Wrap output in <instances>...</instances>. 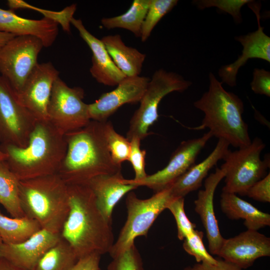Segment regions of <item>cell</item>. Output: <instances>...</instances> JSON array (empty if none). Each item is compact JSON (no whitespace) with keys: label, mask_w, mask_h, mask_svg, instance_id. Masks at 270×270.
<instances>
[{"label":"cell","mask_w":270,"mask_h":270,"mask_svg":"<svg viewBox=\"0 0 270 270\" xmlns=\"http://www.w3.org/2000/svg\"><path fill=\"white\" fill-rule=\"evenodd\" d=\"M20 180L6 160L0 162V204L12 218L25 216L20 199Z\"/></svg>","instance_id":"obj_25"},{"label":"cell","mask_w":270,"mask_h":270,"mask_svg":"<svg viewBox=\"0 0 270 270\" xmlns=\"http://www.w3.org/2000/svg\"><path fill=\"white\" fill-rule=\"evenodd\" d=\"M44 47L38 38L26 35L15 36L0 49V75L16 94L38 64Z\"/></svg>","instance_id":"obj_10"},{"label":"cell","mask_w":270,"mask_h":270,"mask_svg":"<svg viewBox=\"0 0 270 270\" xmlns=\"http://www.w3.org/2000/svg\"><path fill=\"white\" fill-rule=\"evenodd\" d=\"M8 4L10 10H13L20 8H32V9L42 12L44 16V17L53 20L58 23V24H60L64 30L67 32H70L71 20L74 18V14L76 9V5L72 4L65 8L60 12L44 10L30 6L26 2L19 0H8Z\"/></svg>","instance_id":"obj_31"},{"label":"cell","mask_w":270,"mask_h":270,"mask_svg":"<svg viewBox=\"0 0 270 270\" xmlns=\"http://www.w3.org/2000/svg\"><path fill=\"white\" fill-rule=\"evenodd\" d=\"M212 137L208 131L202 136L181 142L172 154L168 164L162 170L140 180L123 179V182L136 187L144 186L154 192L168 188L176 180L195 164L198 156Z\"/></svg>","instance_id":"obj_12"},{"label":"cell","mask_w":270,"mask_h":270,"mask_svg":"<svg viewBox=\"0 0 270 270\" xmlns=\"http://www.w3.org/2000/svg\"><path fill=\"white\" fill-rule=\"evenodd\" d=\"M217 264L196 262L192 266L185 267L184 270H244L223 259L218 258Z\"/></svg>","instance_id":"obj_39"},{"label":"cell","mask_w":270,"mask_h":270,"mask_svg":"<svg viewBox=\"0 0 270 270\" xmlns=\"http://www.w3.org/2000/svg\"><path fill=\"white\" fill-rule=\"evenodd\" d=\"M101 40L116 66L126 77L140 76L145 54L126 45L119 34L106 36Z\"/></svg>","instance_id":"obj_24"},{"label":"cell","mask_w":270,"mask_h":270,"mask_svg":"<svg viewBox=\"0 0 270 270\" xmlns=\"http://www.w3.org/2000/svg\"><path fill=\"white\" fill-rule=\"evenodd\" d=\"M20 102L14 90L0 75V142L26 147L37 122Z\"/></svg>","instance_id":"obj_11"},{"label":"cell","mask_w":270,"mask_h":270,"mask_svg":"<svg viewBox=\"0 0 270 270\" xmlns=\"http://www.w3.org/2000/svg\"><path fill=\"white\" fill-rule=\"evenodd\" d=\"M230 144L224 140L218 139L212 152L202 162L194 164L176 180L168 188L172 197H183L198 190L208 172L222 160L229 150Z\"/></svg>","instance_id":"obj_21"},{"label":"cell","mask_w":270,"mask_h":270,"mask_svg":"<svg viewBox=\"0 0 270 270\" xmlns=\"http://www.w3.org/2000/svg\"><path fill=\"white\" fill-rule=\"evenodd\" d=\"M58 24L44 17L40 20L24 18L13 10L0 8V31L16 36L30 35L38 38L44 47L50 46L58 33Z\"/></svg>","instance_id":"obj_20"},{"label":"cell","mask_w":270,"mask_h":270,"mask_svg":"<svg viewBox=\"0 0 270 270\" xmlns=\"http://www.w3.org/2000/svg\"><path fill=\"white\" fill-rule=\"evenodd\" d=\"M203 232L195 230L183 240L184 250L188 254L193 256L196 262L217 264L218 258H214L206 250L203 242Z\"/></svg>","instance_id":"obj_33"},{"label":"cell","mask_w":270,"mask_h":270,"mask_svg":"<svg viewBox=\"0 0 270 270\" xmlns=\"http://www.w3.org/2000/svg\"><path fill=\"white\" fill-rule=\"evenodd\" d=\"M69 212L61 229L62 238L78 258L92 253L109 252L114 244L112 222L98 208L88 185L68 186Z\"/></svg>","instance_id":"obj_1"},{"label":"cell","mask_w":270,"mask_h":270,"mask_svg":"<svg viewBox=\"0 0 270 270\" xmlns=\"http://www.w3.org/2000/svg\"><path fill=\"white\" fill-rule=\"evenodd\" d=\"M121 172L102 175L90 180L87 185L92 190L98 206L104 216L112 222L113 209L121 198L137 187L126 184Z\"/></svg>","instance_id":"obj_22"},{"label":"cell","mask_w":270,"mask_h":270,"mask_svg":"<svg viewBox=\"0 0 270 270\" xmlns=\"http://www.w3.org/2000/svg\"><path fill=\"white\" fill-rule=\"evenodd\" d=\"M102 130L104 138L114 162L118 166L128 160L130 150V142L118 133L110 121L102 122Z\"/></svg>","instance_id":"obj_29"},{"label":"cell","mask_w":270,"mask_h":270,"mask_svg":"<svg viewBox=\"0 0 270 270\" xmlns=\"http://www.w3.org/2000/svg\"><path fill=\"white\" fill-rule=\"evenodd\" d=\"M209 80L208 90L194 103L204 114L201 124L196 128H208L212 136L224 140L234 148L249 145L252 140L248 125L242 116L243 102L237 95L226 91L212 72Z\"/></svg>","instance_id":"obj_4"},{"label":"cell","mask_w":270,"mask_h":270,"mask_svg":"<svg viewBox=\"0 0 270 270\" xmlns=\"http://www.w3.org/2000/svg\"><path fill=\"white\" fill-rule=\"evenodd\" d=\"M150 3V0H134L126 12L114 17L103 18L101 24L106 29L124 28L140 38L142 26Z\"/></svg>","instance_id":"obj_27"},{"label":"cell","mask_w":270,"mask_h":270,"mask_svg":"<svg viewBox=\"0 0 270 270\" xmlns=\"http://www.w3.org/2000/svg\"><path fill=\"white\" fill-rule=\"evenodd\" d=\"M78 260L71 246L61 238L41 257L32 270H70Z\"/></svg>","instance_id":"obj_28"},{"label":"cell","mask_w":270,"mask_h":270,"mask_svg":"<svg viewBox=\"0 0 270 270\" xmlns=\"http://www.w3.org/2000/svg\"><path fill=\"white\" fill-rule=\"evenodd\" d=\"M266 144L259 138L251 143L234 151L228 150L220 166L226 170L225 185L222 192L245 196L248 188L264 178L270 168V158L262 160L260 154Z\"/></svg>","instance_id":"obj_7"},{"label":"cell","mask_w":270,"mask_h":270,"mask_svg":"<svg viewBox=\"0 0 270 270\" xmlns=\"http://www.w3.org/2000/svg\"><path fill=\"white\" fill-rule=\"evenodd\" d=\"M84 94L82 88L70 87L60 77L54 82L48 107V118L63 134L82 128L91 120L88 104L83 100Z\"/></svg>","instance_id":"obj_9"},{"label":"cell","mask_w":270,"mask_h":270,"mask_svg":"<svg viewBox=\"0 0 270 270\" xmlns=\"http://www.w3.org/2000/svg\"><path fill=\"white\" fill-rule=\"evenodd\" d=\"M178 2L177 0H150L142 26L140 38L142 42L148 39L158 23Z\"/></svg>","instance_id":"obj_30"},{"label":"cell","mask_w":270,"mask_h":270,"mask_svg":"<svg viewBox=\"0 0 270 270\" xmlns=\"http://www.w3.org/2000/svg\"><path fill=\"white\" fill-rule=\"evenodd\" d=\"M112 258L107 270H144L142 258L135 244Z\"/></svg>","instance_id":"obj_34"},{"label":"cell","mask_w":270,"mask_h":270,"mask_svg":"<svg viewBox=\"0 0 270 270\" xmlns=\"http://www.w3.org/2000/svg\"><path fill=\"white\" fill-rule=\"evenodd\" d=\"M173 215L177 226L178 238L183 240L196 230V225L190 222L184 210V198L183 197H173L167 206Z\"/></svg>","instance_id":"obj_32"},{"label":"cell","mask_w":270,"mask_h":270,"mask_svg":"<svg viewBox=\"0 0 270 270\" xmlns=\"http://www.w3.org/2000/svg\"><path fill=\"white\" fill-rule=\"evenodd\" d=\"M253 200L270 202V174L255 182L247 190L246 195Z\"/></svg>","instance_id":"obj_37"},{"label":"cell","mask_w":270,"mask_h":270,"mask_svg":"<svg viewBox=\"0 0 270 270\" xmlns=\"http://www.w3.org/2000/svg\"><path fill=\"white\" fill-rule=\"evenodd\" d=\"M2 244V240L0 237V246H1V244Z\"/></svg>","instance_id":"obj_44"},{"label":"cell","mask_w":270,"mask_h":270,"mask_svg":"<svg viewBox=\"0 0 270 270\" xmlns=\"http://www.w3.org/2000/svg\"><path fill=\"white\" fill-rule=\"evenodd\" d=\"M226 170L216 168L204 181V188L199 190L194 201V210L205 230L208 249L211 254L218 256L225 238L222 236L214 210V198L216 190L224 178Z\"/></svg>","instance_id":"obj_17"},{"label":"cell","mask_w":270,"mask_h":270,"mask_svg":"<svg viewBox=\"0 0 270 270\" xmlns=\"http://www.w3.org/2000/svg\"><path fill=\"white\" fill-rule=\"evenodd\" d=\"M59 74L51 62L38 63L20 91L16 93L20 102L38 120H48V107Z\"/></svg>","instance_id":"obj_13"},{"label":"cell","mask_w":270,"mask_h":270,"mask_svg":"<svg viewBox=\"0 0 270 270\" xmlns=\"http://www.w3.org/2000/svg\"><path fill=\"white\" fill-rule=\"evenodd\" d=\"M222 212L232 220L242 219L248 230H258L270 226V214L263 212L236 194L224 192L220 195Z\"/></svg>","instance_id":"obj_23"},{"label":"cell","mask_w":270,"mask_h":270,"mask_svg":"<svg viewBox=\"0 0 270 270\" xmlns=\"http://www.w3.org/2000/svg\"><path fill=\"white\" fill-rule=\"evenodd\" d=\"M16 36L0 31V49Z\"/></svg>","instance_id":"obj_42"},{"label":"cell","mask_w":270,"mask_h":270,"mask_svg":"<svg viewBox=\"0 0 270 270\" xmlns=\"http://www.w3.org/2000/svg\"><path fill=\"white\" fill-rule=\"evenodd\" d=\"M251 1L249 0H196L194 2L201 10L216 7L220 10L230 14L236 22L240 23L242 21L241 8Z\"/></svg>","instance_id":"obj_35"},{"label":"cell","mask_w":270,"mask_h":270,"mask_svg":"<svg viewBox=\"0 0 270 270\" xmlns=\"http://www.w3.org/2000/svg\"><path fill=\"white\" fill-rule=\"evenodd\" d=\"M140 141L136 137L130 141V150L128 160L130 162L134 172V178L132 179L134 180H142L148 176L145 171L146 150L140 149Z\"/></svg>","instance_id":"obj_36"},{"label":"cell","mask_w":270,"mask_h":270,"mask_svg":"<svg viewBox=\"0 0 270 270\" xmlns=\"http://www.w3.org/2000/svg\"><path fill=\"white\" fill-rule=\"evenodd\" d=\"M64 136L67 150L56 174L68 186L87 185L96 176L120 172L108 150L102 122L90 120Z\"/></svg>","instance_id":"obj_2"},{"label":"cell","mask_w":270,"mask_h":270,"mask_svg":"<svg viewBox=\"0 0 270 270\" xmlns=\"http://www.w3.org/2000/svg\"><path fill=\"white\" fill-rule=\"evenodd\" d=\"M20 199L25 216L42 229L60 233L69 212L68 185L56 174L20 180Z\"/></svg>","instance_id":"obj_5"},{"label":"cell","mask_w":270,"mask_h":270,"mask_svg":"<svg viewBox=\"0 0 270 270\" xmlns=\"http://www.w3.org/2000/svg\"><path fill=\"white\" fill-rule=\"evenodd\" d=\"M250 88L255 94L270 97V72L262 68H254Z\"/></svg>","instance_id":"obj_38"},{"label":"cell","mask_w":270,"mask_h":270,"mask_svg":"<svg viewBox=\"0 0 270 270\" xmlns=\"http://www.w3.org/2000/svg\"><path fill=\"white\" fill-rule=\"evenodd\" d=\"M7 156L0 149V162L6 160Z\"/></svg>","instance_id":"obj_43"},{"label":"cell","mask_w":270,"mask_h":270,"mask_svg":"<svg viewBox=\"0 0 270 270\" xmlns=\"http://www.w3.org/2000/svg\"><path fill=\"white\" fill-rule=\"evenodd\" d=\"M218 256L241 269L248 268L258 258L270 256V238L258 230H247L225 238Z\"/></svg>","instance_id":"obj_16"},{"label":"cell","mask_w":270,"mask_h":270,"mask_svg":"<svg viewBox=\"0 0 270 270\" xmlns=\"http://www.w3.org/2000/svg\"><path fill=\"white\" fill-rule=\"evenodd\" d=\"M172 198L169 188L145 200L138 198L132 191L128 192L126 200L127 218L108 252L110 256L113 258L129 249L134 244L137 237L146 236L154 222L166 209Z\"/></svg>","instance_id":"obj_6"},{"label":"cell","mask_w":270,"mask_h":270,"mask_svg":"<svg viewBox=\"0 0 270 270\" xmlns=\"http://www.w3.org/2000/svg\"><path fill=\"white\" fill-rule=\"evenodd\" d=\"M41 229L37 221L26 216L22 218H8L0 211V237L2 243H20Z\"/></svg>","instance_id":"obj_26"},{"label":"cell","mask_w":270,"mask_h":270,"mask_svg":"<svg viewBox=\"0 0 270 270\" xmlns=\"http://www.w3.org/2000/svg\"><path fill=\"white\" fill-rule=\"evenodd\" d=\"M6 162L19 180L56 174L66 155L64 134L49 120H37L28 145L0 144Z\"/></svg>","instance_id":"obj_3"},{"label":"cell","mask_w":270,"mask_h":270,"mask_svg":"<svg viewBox=\"0 0 270 270\" xmlns=\"http://www.w3.org/2000/svg\"><path fill=\"white\" fill-rule=\"evenodd\" d=\"M71 24L76 28L92 52V65L90 70L92 76L105 86H117L126 76L116 66L101 39L89 32L80 19L73 18Z\"/></svg>","instance_id":"obj_19"},{"label":"cell","mask_w":270,"mask_h":270,"mask_svg":"<svg viewBox=\"0 0 270 270\" xmlns=\"http://www.w3.org/2000/svg\"><path fill=\"white\" fill-rule=\"evenodd\" d=\"M192 84L182 76L164 69L156 70L148 84L138 109L132 116L126 138L140 140L149 134L148 130L158 119V107L162 100L168 94L183 92Z\"/></svg>","instance_id":"obj_8"},{"label":"cell","mask_w":270,"mask_h":270,"mask_svg":"<svg viewBox=\"0 0 270 270\" xmlns=\"http://www.w3.org/2000/svg\"><path fill=\"white\" fill-rule=\"evenodd\" d=\"M150 78L146 76L126 77L113 90L104 93L94 102L88 104L91 120L106 121L120 106L140 102Z\"/></svg>","instance_id":"obj_14"},{"label":"cell","mask_w":270,"mask_h":270,"mask_svg":"<svg viewBox=\"0 0 270 270\" xmlns=\"http://www.w3.org/2000/svg\"><path fill=\"white\" fill-rule=\"evenodd\" d=\"M101 255L92 253L78 259L70 270H99Z\"/></svg>","instance_id":"obj_40"},{"label":"cell","mask_w":270,"mask_h":270,"mask_svg":"<svg viewBox=\"0 0 270 270\" xmlns=\"http://www.w3.org/2000/svg\"><path fill=\"white\" fill-rule=\"evenodd\" d=\"M248 4V7L255 14L258 22V30L235 38L242 46V54L234 62L222 66L218 70L222 83L230 87L236 84V75L239 69L250 58H259L270 62V37L264 32V27L260 22V6L253 0Z\"/></svg>","instance_id":"obj_15"},{"label":"cell","mask_w":270,"mask_h":270,"mask_svg":"<svg viewBox=\"0 0 270 270\" xmlns=\"http://www.w3.org/2000/svg\"><path fill=\"white\" fill-rule=\"evenodd\" d=\"M60 238V233L42 228L20 243H2L0 246V258L20 268L32 270L41 257Z\"/></svg>","instance_id":"obj_18"},{"label":"cell","mask_w":270,"mask_h":270,"mask_svg":"<svg viewBox=\"0 0 270 270\" xmlns=\"http://www.w3.org/2000/svg\"><path fill=\"white\" fill-rule=\"evenodd\" d=\"M0 270H28L10 263L7 260L0 258Z\"/></svg>","instance_id":"obj_41"}]
</instances>
